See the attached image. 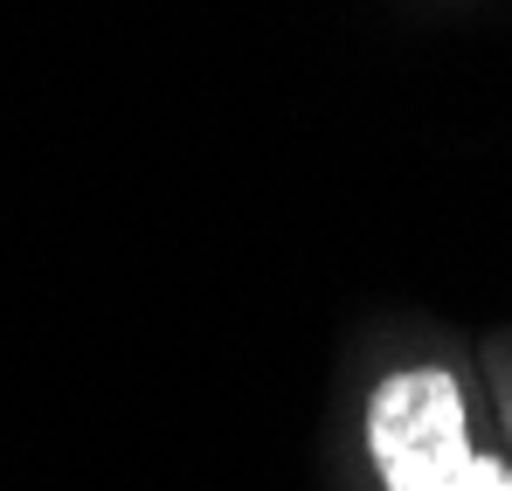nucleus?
I'll use <instances>...</instances> for the list:
<instances>
[{
	"instance_id": "obj_1",
	"label": "nucleus",
	"mask_w": 512,
	"mask_h": 491,
	"mask_svg": "<svg viewBox=\"0 0 512 491\" xmlns=\"http://www.w3.org/2000/svg\"><path fill=\"white\" fill-rule=\"evenodd\" d=\"M367 443L388 491H512V471L464 436V395L443 367H409L374 388Z\"/></svg>"
}]
</instances>
